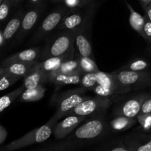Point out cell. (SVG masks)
Instances as JSON below:
<instances>
[{
  "label": "cell",
  "mask_w": 151,
  "mask_h": 151,
  "mask_svg": "<svg viewBox=\"0 0 151 151\" xmlns=\"http://www.w3.org/2000/svg\"><path fill=\"white\" fill-rule=\"evenodd\" d=\"M109 133V122L102 114L92 116L77 127L68 138L76 143L79 149H81L100 141Z\"/></svg>",
  "instance_id": "obj_1"
},
{
  "label": "cell",
  "mask_w": 151,
  "mask_h": 151,
  "mask_svg": "<svg viewBox=\"0 0 151 151\" xmlns=\"http://www.w3.org/2000/svg\"><path fill=\"white\" fill-rule=\"evenodd\" d=\"M75 29H64L55 35L41 50L40 59L69 56L75 58Z\"/></svg>",
  "instance_id": "obj_2"
},
{
  "label": "cell",
  "mask_w": 151,
  "mask_h": 151,
  "mask_svg": "<svg viewBox=\"0 0 151 151\" xmlns=\"http://www.w3.org/2000/svg\"><path fill=\"white\" fill-rule=\"evenodd\" d=\"M87 91L86 88L81 87L63 91L52 97L56 111L51 119L58 122L60 118L67 116L69 112L77 105L88 98V97L84 95Z\"/></svg>",
  "instance_id": "obj_3"
},
{
  "label": "cell",
  "mask_w": 151,
  "mask_h": 151,
  "mask_svg": "<svg viewBox=\"0 0 151 151\" xmlns=\"http://www.w3.org/2000/svg\"><path fill=\"white\" fill-rule=\"evenodd\" d=\"M57 123L50 119L46 124L35 128L21 138L0 147V151H13L47 141L53 134V127Z\"/></svg>",
  "instance_id": "obj_4"
},
{
  "label": "cell",
  "mask_w": 151,
  "mask_h": 151,
  "mask_svg": "<svg viewBox=\"0 0 151 151\" xmlns=\"http://www.w3.org/2000/svg\"><path fill=\"white\" fill-rule=\"evenodd\" d=\"M112 74L125 94L142 89L151 84V76L146 71L134 72L120 68Z\"/></svg>",
  "instance_id": "obj_5"
},
{
  "label": "cell",
  "mask_w": 151,
  "mask_h": 151,
  "mask_svg": "<svg viewBox=\"0 0 151 151\" xmlns=\"http://www.w3.org/2000/svg\"><path fill=\"white\" fill-rule=\"evenodd\" d=\"M147 93H139L126 97L113 96L111 98L115 102L113 111L114 116H124L130 118H137L141 110L143 101L147 97Z\"/></svg>",
  "instance_id": "obj_6"
},
{
  "label": "cell",
  "mask_w": 151,
  "mask_h": 151,
  "mask_svg": "<svg viewBox=\"0 0 151 151\" xmlns=\"http://www.w3.org/2000/svg\"><path fill=\"white\" fill-rule=\"evenodd\" d=\"M112 103V99L109 97L99 95L95 97H88L85 100L77 105L72 111L69 112L67 116L77 115L88 116L102 114L111 106Z\"/></svg>",
  "instance_id": "obj_7"
},
{
  "label": "cell",
  "mask_w": 151,
  "mask_h": 151,
  "mask_svg": "<svg viewBox=\"0 0 151 151\" xmlns=\"http://www.w3.org/2000/svg\"><path fill=\"white\" fill-rule=\"evenodd\" d=\"M65 7H59L52 11L48 16L43 20L32 36L31 37L29 44L33 45L41 41L44 37L58 27L59 24L69 10Z\"/></svg>",
  "instance_id": "obj_8"
},
{
  "label": "cell",
  "mask_w": 151,
  "mask_h": 151,
  "mask_svg": "<svg viewBox=\"0 0 151 151\" xmlns=\"http://www.w3.org/2000/svg\"><path fill=\"white\" fill-rule=\"evenodd\" d=\"M97 84L91 91L94 94L103 97H111L115 95L125 94L121 88L114 75L109 72L99 71L96 72Z\"/></svg>",
  "instance_id": "obj_9"
},
{
  "label": "cell",
  "mask_w": 151,
  "mask_h": 151,
  "mask_svg": "<svg viewBox=\"0 0 151 151\" xmlns=\"http://www.w3.org/2000/svg\"><path fill=\"white\" fill-rule=\"evenodd\" d=\"M86 118V116L69 115L61 122H57L53 127L52 130L53 135L55 139L60 140L66 138L80 124L83 122Z\"/></svg>",
  "instance_id": "obj_10"
},
{
  "label": "cell",
  "mask_w": 151,
  "mask_h": 151,
  "mask_svg": "<svg viewBox=\"0 0 151 151\" xmlns=\"http://www.w3.org/2000/svg\"><path fill=\"white\" fill-rule=\"evenodd\" d=\"M128 151H151V134L135 133L122 138Z\"/></svg>",
  "instance_id": "obj_11"
},
{
  "label": "cell",
  "mask_w": 151,
  "mask_h": 151,
  "mask_svg": "<svg viewBox=\"0 0 151 151\" xmlns=\"http://www.w3.org/2000/svg\"><path fill=\"white\" fill-rule=\"evenodd\" d=\"M42 11L43 7L40 3V4L33 6L32 9H30L26 13H24L23 19H22L20 29L18 32L17 38L19 39H21V38L26 36L32 30V28L38 22Z\"/></svg>",
  "instance_id": "obj_12"
},
{
  "label": "cell",
  "mask_w": 151,
  "mask_h": 151,
  "mask_svg": "<svg viewBox=\"0 0 151 151\" xmlns=\"http://www.w3.org/2000/svg\"><path fill=\"white\" fill-rule=\"evenodd\" d=\"M83 73L63 74L58 72H53L49 74L48 81L55 86L56 88L63 86L76 85L81 83Z\"/></svg>",
  "instance_id": "obj_13"
},
{
  "label": "cell",
  "mask_w": 151,
  "mask_h": 151,
  "mask_svg": "<svg viewBox=\"0 0 151 151\" xmlns=\"http://www.w3.org/2000/svg\"><path fill=\"white\" fill-rule=\"evenodd\" d=\"M37 62L32 66L29 73L26 76L24 77L23 86L24 88H33V87H36L38 86L44 85V83H45L49 82V74L37 67Z\"/></svg>",
  "instance_id": "obj_14"
},
{
  "label": "cell",
  "mask_w": 151,
  "mask_h": 151,
  "mask_svg": "<svg viewBox=\"0 0 151 151\" xmlns=\"http://www.w3.org/2000/svg\"><path fill=\"white\" fill-rule=\"evenodd\" d=\"M41 51L38 47H32V48L22 50L17 53L10 55L3 60L1 63V66L16 61H23V62H32L36 61L37 59L40 58Z\"/></svg>",
  "instance_id": "obj_15"
},
{
  "label": "cell",
  "mask_w": 151,
  "mask_h": 151,
  "mask_svg": "<svg viewBox=\"0 0 151 151\" xmlns=\"http://www.w3.org/2000/svg\"><path fill=\"white\" fill-rule=\"evenodd\" d=\"M75 42L77 51H78L77 52L78 54L95 60L94 54H93L92 47L90 42V38L78 28L75 29Z\"/></svg>",
  "instance_id": "obj_16"
},
{
  "label": "cell",
  "mask_w": 151,
  "mask_h": 151,
  "mask_svg": "<svg viewBox=\"0 0 151 151\" xmlns=\"http://www.w3.org/2000/svg\"><path fill=\"white\" fill-rule=\"evenodd\" d=\"M75 9H70L58 26V29H75L83 23L85 13L79 11L75 12Z\"/></svg>",
  "instance_id": "obj_17"
},
{
  "label": "cell",
  "mask_w": 151,
  "mask_h": 151,
  "mask_svg": "<svg viewBox=\"0 0 151 151\" xmlns=\"http://www.w3.org/2000/svg\"><path fill=\"white\" fill-rule=\"evenodd\" d=\"M36 61L32 62H23V61H16L1 66L4 70V73L10 74V75L19 76L24 78L26 76L32 66L35 64Z\"/></svg>",
  "instance_id": "obj_18"
},
{
  "label": "cell",
  "mask_w": 151,
  "mask_h": 151,
  "mask_svg": "<svg viewBox=\"0 0 151 151\" xmlns=\"http://www.w3.org/2000/svg\"><path fill=\"white\" fill-rule=\"evenodd\" d=\"M137 118H130L124 116H114L109 122L110 132L120 133L130 129L137 124Z\"/></svg>",
  "instance_id": "obj_19"
},
{
  "label": "cell",
  "mask_w": 151,
  "mask_h": 151,
  "mask_svg": "<svg viewBox=\"0 0 151 151\" xmlns=\"http://www.w3.org/2000/svg\"><path fill=\"white\" fill-rule=\"evenodd\" d=\"M24 15V11H19V13L15 15L14 17H13L9 21V22L7 24L2 32L4 41H10L19 32L21 24H22Z\"/></svg>",
  "instance_id": "obj_20"
},
{
  "label": "cell",
  "mask_w": 151,
  "mask_h": 151,
  "mask_svg": "<svg viewBox=\"0 0 151 151\" xmlns=\"http://www.w3.org/2000/svg\"><path fill=\"white\" fill-rule=\"evenodd\" d=\"M72 58H73L69 57V56L48 58L43 60V61L41 62H37L36 66L42 71L47 72V74H50L51 72L57 71L63 61Z\"/></svg>",
  "instance_id": "obj_21"
},
{
  "label": "cell",
  "mask_w": 151,
  "mask_h": 151,
  "mask_svg": "<svg viewBox=\"0 0 151 151\" xmlns=\"http://www.w3.org/2000/svg\"><path fill=\"white\" fill-rule=\"evenodd\" d=\"M127 7L130 11L129 16V24L131 28L135 30L137 33L139 34L142 38H144V24H145V16H142L141 14L136 11L132 6L126 1L124 0Z\"/></svg>",
  "instance_id": "obj_22"
},
{
  "label": "cell",
  "mask_w": 151,
  "mask_h": 151,
  "mask_svg": "<svg viewBox=\"0 0 151 151\" xmlns=\"http://www.w3.org/2000/svg\"><path fill=\"white\" fill-rule=\"evenodd\" d=\"M46 90L47 88L44 86V85L38 86L33 88H25L24 91L19 96V100L25 103L38 101L44 97Z\"/></svg>",
  "instance_id": "obj_23"
},
{
  "label": "cell",
  "mask_w": 151,
  "mask_h": 151,
  "mask_svg": "<svg viewBox=\"0 0 151 151\" xmlns=\"http://www.w3.org/2000/svg\"><path fill=\"white\" fill-rule=\"evenodd\" d=\"M94 150L100 151H128L122 139L119 138L103 142L94 148Z\"/></svg>",
  "instance_id": "obj_24"
},
{
  "label": "cell",
  "mask_w": 151,
  "mask_h": 151,
  "mask_svg": "<svg viewBox=\"0 0 151 151\" xmlns=\"http://www.w3.org/2000/svg\"><path fill=\"white\" fill-rule=\"evenodd\" d=\"M75 57L78 60L80 69L83 74L88 73V72H97L100 71L95 60L93 59L81 55L78 52Z\"/></svg>",
  "instance_id": "obj_25"
},
{
  "label": "cell",
  "mask_w": 151,
  "mask_h": 151,
  "mask_svg": "<svg viewBox=\"0 0 151 151\" xmlns=\"http://www.w3.org/2000/svg\"><path fill=\"white\" fill-rule=\"evenodd\" d=\"M24 87L22 85L16 89L12 91L11 92L0 97V113L8 108L16 99L19 98V96L24 91Z\"/></svg>",
  "instance_id": "obj_26"
},
{
  "label": "cell",
  "mask_w": 151,
  "mask_h": 151,
  "mask_svg": "<svg viewBox=\"0 0 151 151\" xmlns=\"http://www.w3.org/2000/svg\"><path fill=\"white\" fill-rule=\"evenodd\" d=\"M55 72H60L63 74H75V73H83L79 67V63L76 57L72 59H69L63 61Z\"/></svg>",
  "instance_id": "obj_27"
},
{
  "label": "cell",
  "mask_w": 151,
  "mask_h": 151,
  "mask_svg": "<svg viewBox=\"0 0 151 151\" xmlns=\"http://www.w3.org/2000/svg\"><path fill=\"white\" fill-rule=\"evenodd\" d=\"M149 63L142 58H136L130 61L121 69L134 72H143L148 69Z\"/></svg>",
  "instance_id": "obj_28"
},
{
  "label": "cell",
  "mask_w": 151,
  "mask_h": 151,
  "mask_svg": "<svg viewBox=\"0 0 151 151\" xmlns=\"http://www.w3.org/2000/svg\"><path fill=\"white\" fill-rule=\"evenodd\" d=\"M81 87L86 88L88 91H91V90L97 86V75L96 72H88L83 75L81 83Z\"/></svg>",
  "instance_id": "obj_29"
},
{
  "label": "cell",
  "mask_w": 151,
  "mask_h": 151,
  "mask_svg": "<svg viewBox=\"0 0 151 151\" xmlns=\"http://www.w3.org/2000/svg\"><path fill=\"white\" fill-rule=\"evenodd\" d=\"M21 78H22V77L15 76V75H10V74L4 73L0 78V91H4L6 88L11 86L15 83L19 81Z\"/></svg>",
  "instance_id": "obj_30"
},
{
  "label": "cell",
  "mask_w": 151,
  "mask_h": 151,
  "mask_svg": "<svg viewBox=\"0 0 151 151\" xmlns=\"http://www.w3.org/2000/svg\"><path fill=\"white\" fill-rule=\"evenodd\" d=\"M137 122L140 124V128L145 132H150L151 130V113L139 115L137 117Z\"/></svg>",
  "instance_id": "obj_31"
},
{
  "label": "cell",
  "mask_w": 151,
  "mask_h": 151,
  "mask_svg": "<svg viewBox=\"0 0 151 151\" xmlns=\"http://www.w3.org/2000/svg\"><path fill=\"white\" fill-rule=\"evenodd\" d=\"M11 4V0H4L0 5V23L7 17L10 13Z\"/></svg>",
  "instance_id": "obj_32"
},
{
  "label": "cell",
  "mask_w": 151,
  "mask_h": 151,
  "mask_svg": "<svg viewBox=\"0 0 151 151\" xmlns=\"http://www.w3.org/2000/svg\"><path fill=\"white\" fill-rule=\"evenodd\" d=\"M149 113H151V94H147V97L143 101L139 115H143Z\"/></svg>",
  "instance_id": "obj_33"
},
{
  "label": "cell",
  "mask_w": 151,
  "mask_h": 151,
  "mask_svg": "<svg viewBox=\"0 0 151 151\" xmlns=\"http://www.w3.org/2000/svg\"><path fill=\"white\" fill-rule=\"evenodd\" d=\"M144 39L147 42H151V22L149 20L147 16H145V24H144Z\"/></svg>",
  "instance_id": "obj_34"
},
{
  "label": "cell",
  "mask_w": 151,
  "mask_h": 151,
  "mask_svg": "<svg viewBox=\"0 0 151 151\" xmlns=\"http://www.w3.org/2000/svg\"><path fill=\"white\" fill-rule=\"evenodd\" d=\"M7 137V131L5 128L0 125V145L4 142Z\"/></svg>",
  "instance_id": "obj_35"
},
{
  "label": "cell",
  "mask_w": 151,
  "mask_h": 151,
  "mask_svg": "<svg viewBox=\"0 0 151 151\" xmlns=\"http://www.w3.org/2000/svg\"><path fill=\"white\" fill-rule=\"evenodd\" d=\"M139 1L144 10L151 4V0H139Z\"/></svg>",
  "instance_id": "obj_36"
},
{
  "label": "cell",
  "mask_w": 151,
  "mask_h": 151,
  "mask_svg": "<svg viewBox=\"0 0 151 151\" xmlns=\"http://www.w3.org/2000/svg\"><path fill=\"white\" fill-rule=\"evenodd\" d=\"M145 15L147 16V17L148 18L149 20L151 22V4L145 9Z\"/></svg>",
  "instance_id": "obj_37"
},
{
  "label": "cell",
  "mask_w": 151,
  "mask_h": 151,
  "mask_svg": "<svg viewBox=\"0 0 151 151\" xmlns=\"http://www.w3.org/2000/svg\"><path fill=\"white\" fill-rule=\"evenodd\" d=\"M43 0H29V5H31L32 7L36 5V4H40V3Z\"/></svg>",
  "instance_id": "obj_38"
},
{
  "label": "cell",
  "mask_w": 151,
  "mask_h": 151,
  "mask_svg": "<svg viewBox=\"0 0 151 151\" xmlns=\"http://www.w3.org/2000/svg\"><path fill=\"white\" fill-rule=\"evenodd\" d=\"M91 0H81V7H85L88 4H89Z\"/></svg>",
  "instance_id": "obj_39"
},
{
  "label": "cell",
  "mask_w": 151,
  "mask_h": 151,
  "mask_svg": "<svg viewBox=\"0 0 151 151\" xmlns=\"http://www.w3.org/2000/svg\"><path fill=\"white\" fill-rule=\"evenodd\" d=\"M4 42H5V41L4 39V37H3L2 32L0 31V46H2L4 44Z\"/></svg>",
  "instance_id": "obj_40"
},
{
  "label": "cell",
  "mask_w": 151,
  "mask_h": 151,
  "mask_svg": "<svg viewBox=\"0 0 151 151\" xmlns=\"http://www.w3.org/2000/svg\"><path fill=\"white\" fill-rule=\"evenodd\" d=\"M4 69H3L2 66H0V78H1V77L4 75Z\"/></svg>",
  "instance_id": "obj_41"
},
{
  "label": "cell",
  "mask_w": 151,
  "mask_h": 151,
  "mask_svg": "<svg viewBox=\"0 0 151 151\" xmlns=\"http://www.w3.org/2000/svg\"><path fill=\"white\" fill-rule=\"evenodd\" d=\"M20 1L21 0H11L12 4H15V5H16V4H17L19 2H20Z\"/></svg>",
  "instance_id": "obj_42"
},
{
  "label": "cell",
  "mask_w": 151,
  "mask_h": 151,
  "mask_svg": "<svg viewBox=\"0 0 151 151\" xmlns=\"http://www.w3.org/2000/svg\"><path fill=\"white\" fill-rule=\"evenodd\" d=\"M52 1H55V2H60V1H63V0H52Z\"/></svg>",
  "instance_id": "obj_43"
},
{
  "label": "cell",
  "mask_w": 151,
  "mask_h": 151,
  "mask_svg": "<svg viewBox=\"0 0 151 151\" xmlns=\"http://www.w3.org/2000/svg\"><path fill=\"white\" fill-rule=\"evenodd\" d=\"M3 1H4V0H0V5H1V3H2Z\"/></svg>",
  "instance_id": "obj_44"
},
{
  "label": "cell",
  "mask_w": 151,
  "mask_h": 151,
  "mask_svg": "<svg viewBox=\"0 0 151 151\" xmlns=\"http://www.w3.org/2000/svg\"><path fill=\"white\" fill-rule=\"evenodd\" d=\"M150 133H151V130H150Z\"/></svg>",
  "instance_id": "obj_45"
}]
</instances>
